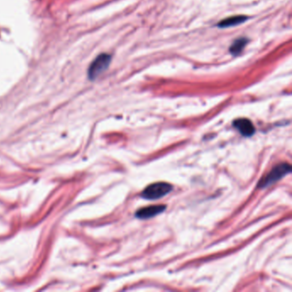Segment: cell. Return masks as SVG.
<instances>
[{"mask_svg": "<svg viewBox=\"0 0 292 292\" xmlns=\"http://www.w3.org/2000/svg\"><path fill=\"white\" fill-rule=\"evenodd\" d=\"M292 172V166L288 163H281L274 167L264 178L260 180L258 188H264L274 184L284 176Z\"/></svg>", "mask_w": 292, "mask_h": 292, "instance_id": "cell-1", "label": "cell"}, {"mask_svg": "<svg viewBox=\"0 0 292 292\" xmlns=\"http://www.w3.org/2000/svg\"><path fill=\"white\" fill-rule=\"evenodd\" d=\"M172 190V185L168 182H154L148 185L142 193V197L146 200H158L169 194Z\"/></svg>", "mask_w": 292, "mask_h": 292, "instance_id": "cell-2", "label": "cell"}, {"mask_svg": "<svg viewBox=\"0 0 292 292\" xmlns=\"http://www.w3.org/2000/svg\"><path fill=\"white\" fill-rule=\"evenodd\" d=\"M112 56L110 54H102L96 58L90 64L88 76L90 80H96L102 73H104L110 66Z\"/></svg>", "mask_w": 292, "mask_h": 292, "instance_id": "cell-3", "label": "cell"}, {"mask_svg": "<svg viewBox=\"0 0 292 292\" xmlns=\"http://www.w3.org/2000/svg\"><path fill=\"white\" fill-rule=\"evenodd\" d=\"M166 208L164 205H152L140 208L136 212V217L140 220H148L160 214Z\"/></svg>", "mask_w": 292, "mask_h": 292, "instance_id": "cell-4", "label": "cell"}, {"mask_svg": "<svg viewBox=\"0 0 292 292\" xmlns=\"http://www.w3.org/2000/svg\"><path fill=\"white\" fill-rule=\"evenodd\" d=\"M233 126L238 130L242 136H244L245 138H250L256 132L253 122L248 118L236 120L233 122Z\"/></svg>", "mask_w": 292, "mask_h": 292, "instance_id": "cell-5", "label": "cell"}, {"mask_svg": "<svg viewBox=\"0 0 292 292\" xmlns=\"http://www.w3.org/2000/svg\"><path fill=\"white\" fill-rule=\"evenodd\" d=\"M248 16H233L230 18L224 19L218 24V27L220 28H226L234 27L236 25L244 24L248 19Z\"/></svg>", "mask_w": 292, "mask_h": 292, "instance_id": "cell-6", "label": "cell"}, {"mask_svg": "<svg viewBox=\"0 0 292 292\" xmlns=\"http://www.w3.org/2000/svg\"><path fill=\"white\" fill-rule=\"evenodd\" d=\"M248 40L244 37L238 38V39L234 40L232 45L230 46V52L232 54L233 56H238L242 52L244 51L245 46H247Z\"/></svg>", "mask_w": 292, "mask_h": 292, "instance_id": "cell-7", "label": "cell"}]
</instances>
